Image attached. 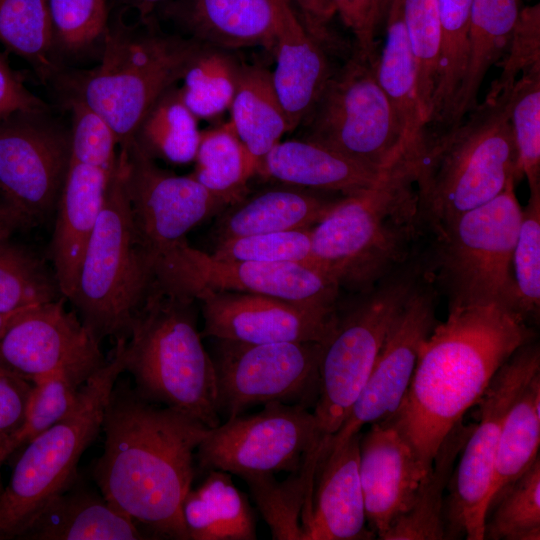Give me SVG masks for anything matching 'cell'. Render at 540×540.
Returning <instances> with one entry per match:
<instances>
[{
	"label": "cell",
	"instance_id": "46",
	"mask_svg": "<svg viewBox=\"0 0 540 540\" xmlns=\"http://www.w3.org/2000/svg\"><path fill=\"white\" fill-rule=\"evenodd\" d=\"M248 484L257 506L268 523L273 539L302 540L301 516L305 491L298 478L291 474L278 482L273 474L249 475Z\"/></svg>",
	"mask_w": 540,
	"mask_h": 540
},
{
	"label": "cell",
	"instance_id": "49",
	"mask_svg": "<svg viewBox=\"0 0 540 540\" xmlns=\"http://www.w3.org/2000/svg\"><path fill=\"white\" fill-rule=\"evenodd\" d=\"M71 113V161L111 173L118 157V141L108 122L81 99L68 96Z\"/></svg>",
	"mask_w": 540,
	"mask_h": 540
},
{
	"label": "cell",
	"instance_id": "25",
	"mask_svg": "<svg viewBox=\"0 0 540 540\" xmlns=\"http://www.w3.org/2000/svg\"><path fill=\"white\" fill-rule=\"evenodd\" d=\"M162 8L202 44L229 51L254 46L274 51L271 0H175Z\"/></svg>",
	"mask_w": 540,
	"mask_h": 540
},
{
	"label": "cell",
	"instance_id": "2",
	"mask_svg": "<svg viewBox=\"0 0 540 540\" xmlns=\"http://www.w3.org/2000/svg\"><path fill=\"white\" fill-rule=\"evenodd\" d=\"M535 338L528 322L497 303L454 308L437 322L420 348L400 406L388 417L426 465L499 367Z\"/></svg>",
	"mask_w": 540,
	"mask_h": 540
},
{
	"label": "cell",
	"instance_id": "33",
	"mask_svg": "<svg viewBox=\"0 0 540 540\" xmlns=\"http://www.w3.org/2000/svg\"><path fill=\"white\" fill-rule=\"evenodd\" d=\"M475 424L459 420L441 442L411 508L381 536V540L445 539L444 492L456 459Z\"/></svg>",
	"mask_w": 540,
	"mask_h": 540
},
{
	"label": "cell",
	"instance_id": "17",
	"mask_svg": "<svg viewBox=\"0 0 540 540\" xmlns=\"http://www.w3.org/2000/svg\"><path fill=\"white\" fill-rule=\"evenodd\" d=\"M57 298L16 314L0 337V368L31 383L62 372L83 385L105 363L100 340Z\"/></svg>",
	"mask_w": 540,
	"mask_h": 540
},
{
	"label": "cell",
	"instance_id": "45",
	"mask_svg": "<svg viewBox=\"0 0 540 540\" xmlns=\"http://www.w3.org/2000/svg\"><path fill=\"white\" fill-rule=\"evenodd\" d=\"M518 311L536 321L540 311V185L529 187L512 256Z\"/></svg>",
	"mask_w": 540,
	"mask_h": 540
},
{
	"label": "cell",
	"instance_id": "35",
	"mask_svg": "<svg viewBox=\"0 0 540 540\" xmlns=\"http://www.w3.org/2000/svg\"><path fill=\"white\" fill-rule=\"evenodd\" d=\"M191 174L224 205L241 202L256 173L231 122L201 132Z\"/></svg>",
	"mask_w": 540,
	"mask_h": 540
},
{
	"label": "cell",
	"instance_id": "54",
	"mask_svg": "<svg viewBox=\"0 0 540 540\" xmlns=\"http://www.w3.org/2000/svg\"><path fill=\"white\" fill-rule=\"evenodd\" d=\"M309 32L324 46L333 45L329 23L336 15L332 0H290Z\"/></svg>",
	"mask_w": 540,
	"mask_h": 540
},
{
	"label": "cell",
	"instance_id": "29",
	"mask_svg": "<svg viewBox=\"0 0 540 540\" xmlns=\"http://www.w3.org/2000/svg\"><path fill=\"white\" fill-rule=\"evenodd\" d=\"M339 200L327 199L297 187L262 191L222 218L217 229L218 241L267 232L310 229Z\"/></svg>",
	"mask_w": 540,
	"mask_h": 540
},
{
	"label": "cell",
	"instance_id": "55",
	"mask_svg": "<svg viewBox=\"0 0 540 540\" xmlns=\"http://www.w3.org/2000/svg\"><path fill=\"white\" fill-rule=\"evenodd\" d=\"M22 225L15 212L0 198V239L9 237L12 231Z\"/></svg>",
	"mask_w": 540,
	"mask_h": 540
},
{
	"label": "cell",
	"instance_id": "28",
	"mask_svg": "<svg viewBox=\"0 0 540 540\" xmlns=\"http://www.w3.org/2000/svg\"><path fill=\"white\" fill-rule=\"evenodd\" d=\"M521 9L520 0H473L465 72L444 128L459 123L479 103L486 73L507 53Z\"/></svg>",
	"mask_w": 540,
	"mask_h": 540
},
{
	"label": "cell",
	"instance_id": "12",
	"mask_svg": "<svg viewBox=\"0 0 540 540\" xmlns=\"http://www.w3.org/2000/svg\"><path fill=\"white\" fill-rule=\"evenodd\" d=\"M540 372L536 339L519 347L496 371L475 405L474 425L455 465L444 502L445 539L483 540L493 467L507 411L522 389Z\"/></svg>",
	"mask_w": 540,
	"mask_h": 540
},
{
	"label": "cell",
	"instance_id": "10",
	"mask_svg": "<svg viewBox=\"0 0 540 540\" xmlns=\"http://www.w3.org/2000/svg\"><path fill=\"white\" fill-rule=\"evenodd\" d=\"M420 253L339 313L322 343L314 406L319 452L346 418L405 303L423 280Z\"/></svg>",
	"mask_w": 540,
	"mask_h": 540
},
{
	"label": "cell",
	"instance_id": "42",
	"mask_svg": "<svg viewBox=\"0 0 540 540\" xmlns=\"http://www.w3.org/2000/svg\"><path fill=\"white\" fill-rule=\"evenodd\" d=\"M403 17L417 66L418 93L426 124L431 119L439 79V0H402Z\"/></svg>",
	"mask_w": 540,
	"mask_h": 540
},
{
	"label": "cell",
	"instance_id": "14",
	"mask_svg": "<svg viewBox=\"0 0 540 540\" xmlns=\"http://www.w3.org/2000/svg\"><path fill=\"white\" fill-rule=\"evenodd\" d=\"M319 431L313 412L298 404L270 402L251 415H237L210 428L196 451L204 471L221 470L240 478L296 472L315 465Z\"/></svg>",
	"mask_w": 540,
	"mask_h": 540
},
{
	"label": "cell",
	"instance_id": "24",
	"mask_svg": "<svg viewBox=\"0 0 540 540\" xmlns=\"http://www.w3.org/2000/svg\"><path fill=\"white\" fill-rule=\"evenodd\" d=\"M111 173L70 161L57 204L50 251L61 296L74 295L87 245L102 208Z\"/></svg>",
	"mask_w": 540,
	"mask_h": 540
},
{
	"label": "cell",
	"instance_id": "23",
	"mask_svg": "<svg viewBox=\"0 0 540 540\" xmlns=\"http://www.w3.org/2000/svg\"><path fill=\"white\" fill-rule=\"evenodd\" d=\"M275 16L273 84L289 131L303 124L333 70L325 46L307 29L290 0H271Z\"/></svg>",
	"mask_w": 540,
	"mask_h": 540
},
{
	"label": "cell",
	"instance_id": "53",
	"mask_svg": "<svg viewBox=\"0 0 540 540\" xmlns=\"http://www.w3.org/2000/svg\"><path fill=\"white\" fill-rule=\"evenodd\" d=\"M44 108L49 106L25 86L0 54V120L16 111Z\"/></svg>",
	"mask_w": 540,
	"mask_h": 540
},
{
	"label": "cell",
	"instance_id": "9",
	"mask_svg": "<svg viewBox=\"0 0 540 540\" xmlns=\"http://www.w3.org/2000/svg\"><path fill=\"white\" fill-rule=\"evenodd\" d=\"M153 282L138 239L125 183V153L118 149L95 228L70 301L101 341L128 337Z\"/></svg>",
	"mask_w": 540,
	"mask_h": 540
},
{
	"label": "cell",
	"instance_id": "6",
	"mask_svg": "<svg viewBox=\"0 0 540 540\" xmlns=\"http://www.w3.org/2000/svg\"><path fill=\"white\" fill-rule=\"evenodd\" d=\"M192 302L152 283L126 339L125 371L142 398L214 428L221 423L215 369Z\"/></svg>",
	"mask_w": 540,
	"mask_h": 540
},
{
	"label": "cell",
	"instance_id": "18",
	"mask_svg": "<svg viewBox=\"0 0 540 540\" xmlns=\"http://www.w3.org/2000/svg\"><path fill=\"white\" fill-rule=\"evenodd\" d=\"M439 294L425 277L395 319L372 370L343 423L323 445L320 458L366 424L392 416L411 382L420 348L437 324Z\"/></svg>",
	"mask_w": 540,
	"mask_h": 540
},
{
	"label": "cell",
	"instance_id": "19",
	"mask_svg": "<svg viewBox=\"0 0 540 540\" xmlns=\"http://www.w3.org/2000/svg\"><path fill=\"white\" fill-rule=\"evenodd\" d=\"M120 150L125 153V183L134 225L152 265L224 204L191 174L178 176L160 168L134 141Z\"/></svg>",
	"mask_w": 540,
	"mask_h": 540
},
{
	"label": "cell",
	"instance_id": "27",
	"mask_svg": "<svg viewBox=\"0 0 540 540\" xmlns=\"http://www.w3.org/2000/svg\"><path fill=\"white\" fill-rule=\"evenodd\" d=\"M149 539L126 514L95 490L76 481L51 498L19 539L139 540Z\"/></svg>",
	"mask_w": 540,
	"mask_h": 540
},
{
	"label": "cell",
	"instance_id": "59",
	"mask_svg": "<svg viewBox=\"0 0 540 540\" xmlns=\"http://www.w3.org/2000/svg\"><path fill=\"white\" fill-rule=\"evenodd\" d=\"M390 1H391V0H386V3H387L388 6H389Z\"/></svg>",
	"mask_w": 540,
	"mask_h": 540
},
{
	"label": "cell",
	"instance_id": "5",
	"mask_svg": "<svg viewBox=\"0 0 540 540\" xmlns=\"http://www.w3.org/2000/svg\"><path fill=\"white\" fill-rule=\"evenodd\" d=\"M202 45L162 32L152 18L128 25L120 14L110 21L99 64L60 73L56 79L68 96L81 99L105 118L118 148L127 149L147 111L182 80Z\"/></svg>",
	"mask_w": 540,
	"mask_h": 540
},
{
	"label": "cell",
	"instance_id": "16",
	"mask_svg": "<svg viewBox=\"0 0 540 540\" xmlns=\"http://www.w3.org/2000/svg\"><path fill=\"white\" fill-rule=\"evenodd\" d=\"M70 161V127L50 108L20 110L0 120V198L22 224L57 208Z\"/></svg>",
	"mask_w": 540,
	"mask_h": 540
},
{
	"label": "cell",
	"instance_id": "52",
	"mask_svg": "<svg viewBox=\"0 0 540 540\" xmlns=\"http://www.w3.org/2000/svg\"><path fill=\"white\" fill-rule=\"evenodd\" d=\"M32 383L0 368V465L15 453Z\"/></svg>",
	"mask_w": 540,
	"mask_h": 540
},
{
	"label": "cell",
	"instance_id": "57",
	"mask_svg": "<svg viewBox=\"0 0 540 540\" xmlns=\"http://www.w3.org/2000/svg\"><path fill=\"white\" fill-rule=\"evenodd\" d=\"M18 313H14V314H1L0 313V337L2 336L5 328L7 327L9 322L12 320V318Z\"/></svg>",
	"mask_w": 540,
	"mask_h": 540
},
{
	"label": "cell",
	"instance_id": "36",
	"mask_svg": "<svg viewBox=\"0 0 540 540\" xmlns=\"http://www.w3.org/2000/svg\"><path fill=\"white\" fill-rule=\"evenodd\" d=\"M200 135L198 119L183 102L179 87L174 85L147 111L133 141L152 158L187 164L195 159Z\"/></svg>",
	"mask_w": 540,
	"mask_h": 540
},
{
	"label": "cell",
	"instance_id": "21",
	"mask_svg": "<svg viewBox=\"0 0 540 540\" xmlns=\"http://www.w3.org/2000/svg\"><path fill=\"white\" fill-rule=\"evenodd\" d=\"M430 467L390 418L361 433L359 477L366 519L375 536L380 539L411 508Z\"/></svg>",
	"mask_w": 540,
	"mask_h": 540
},
{
	"label": "cell",
	"instance_id": "32",
	"mask_svg": "<svg viewBox=\"0 0 540 540\" xmlns=\"http://www.w3.org/2000/svg\"><path fill=\"white\" fill-rule=\"evenodd\" d=\"M182 515L189 540L256 539L249 501L225 471L210 470L198 487L190 488Z\"/></svg>",
	"mask_w": 540,
	"mask_h": 540
},
{
	"label": "cell",
	"instance_id": "13",
	"mask_svg": "<svg viewBox=\"0 0 540 540\" xmlns=\"http://www.w3.org/2000/svg\"><path fill=\"white\" fill-rule=\"evenodd\" d=\"M152 276L159 289L193 300L204 291H231L334 308L340 290L314 266L218 259L190 246L186 239L153 260Z\"/></svg>",
	"mask_w": 540,
	"mask_h": 540
},
{
	"label": "cell",
	"instance_id": "37",
	"mask_svg": "<svg viewBox=\"0 0 540 540\" xmlns=\"http://www.w3.org/2000/svg\"><path fill=\"white\" fill-rule=\"evenodd\" d=\"M0 43L28 62L41 80L61 73L47 0H0Z\"/></svg>",
	"mask_w": 540,
	"mask_h": 540
},
{
	"label": "cell",
	"instance_id": "51",
	"mask_svg": "<svg viewBox=\"0 0 540 540\" xmlns=\"http://www.w3.org/2000/svg\"><path fill=\"white\" fill-rule=\"evenodd\" d=\"M336 14L351 31L358 53L377 60V36L385 20L388 5L386 0H332Z\"/></svg>",
	"mask_w": 540,
	"mask_h": 540
},
{
	"label": "cell",
	"instance_id": "22",
	"mask_svg": "<svg viewBox=\"0 0 540 540\" xmlns=\"http://www.w3.org/2000/svg\"><path fill=\"white\" fill-rule=\"evenodd\" d=\"M361 432L328 452L316 467L304 505L302 540L372 539L366 529L364 498L359 477Z\"/></svg>",
	"mask_w": 540,
	"mask_h": 540
},
{
	"label": "cell",
	"instance_id": "11",
	"mask_svg": "<svg viewBox=\"0 0 540 540\" xmlns=\"http://www.w3.org/2000/svg\"><path fill=\"white\" fill-rule=\"evenodd\" d=\"M377 60L353 51L333 71L303 124L307 140L335 150L379 171L410 158L397 114L375 74Z\"/></svg>",
	"mask_w": 540,
	"mask_h": 540
},
{
	"label": "cell",
	"instance_id": "41",
	"mask_svg": "<svg viewBox=\"0 0 540 540\" xmlns=\"http://www.w3.org/2000/svg\"><path fill=\"white\" fill-rule=\"evenodd\" d=\"M60 294L55 276L27 249L0 239V313L14 314L53 301Z\"/></svg>",
	"mask_w": 540,
	"mask_h": 540
},
{
	"label": "cell",
	"instance_id": "3",
	"mask_svg": "<svg viewBox=\"0 0 540 540\" xmlns=\"http://www.w3.org/2000/svg\"><path fill=\"white\" fill-rule=\"evenodd\" d=\"M510 87L489 89L456 125L426 129L413 151L410 160L425 237L523 178L509 119Z\"/></svg>",
	"mask_w": 540,
	"mask_h": 540
},
{
	"label": "cell",
	"instance_id": "47",
	"mask_svg": "<svg viewBox=\"0 0 540 540\" xmlns=\"http://www.w3.org/2000/svg\"><path fill=\"white\" fill-rule=\"evenodd\" d=\"M211 254L223 260L314 266L311 228L267 232L220 241Z\"/></svg>",
	"mask_w": 540,
	"mask_h": 540
},
{
	"label": "cell",
	"instance_id": "8",
	"mask_svg": "<svg viewBox=\"0 0 540 540\" xmlns=\"http://www.w3.org/2000/svg\"><path fill=\"white\" fill-rule=\"evenodd\" d=\"M126 337L80 388L72 411L20 449L0 494V540L19 539L54 496L77 480L78 462L100 430L110 394L125 371Z\"/></svg>",
	"mask_w": 540,
	"mask_h": 540
},
{
	"label": "cell",
	"instance_id": "44",
	"mask_svg": "<svg viewBox=\"0 0 540 540\" xmlns=\"http://www.w3.org/2000/svg\"><path fill=\"white\" fill-rule=\"evenodd\" d=\"M56 56L102 48L110 25L108 0H47Z\"/></svg>",
	"mask_w": 540,
	"mask_h": 540
},
{
	"label": "cell",
	"instance_id": "50",
	"mask_svg": "<svg viewBox=\"0 0 540 540\" xmlns=\"http://www.w3.org/2000/svg\"><path fill=\"white\" fill-rule=\"evenodd\" d=\"M539 4L521 9L509 49L497 64L501 73L491 86L501 88L512 85L520 73L540 63V9Z\"/></svg>",
	"mask_w": 540,
	"mask_h": 540
},
{
	"label": "cell",
	"instance_id": "38",
	"mask_svg": "<svg viewBox=\"0 0 540 540\" xmlns=\"http://www.w3.org/2000/svg\"><path fill=\"white\" fill-rule=\"evenodd\" d=\"M240 67L229 50L202 45L179 87L183 102L197 119H214L230 109Z\"/></svg>",
	"mask_w": 540,
	"mask_h": 540
},
{
	"label": "cell",
	"instance_id": "1",
	"mask_svg": "<svg viewBox=\"0 0 540 540\" xmlns=\"http://www.w3.org/2000/svg\"><path fill=\"white\" fill-rule=\"evenodd\" d=\"M209 427L117 383L105 408L93 477L105 499L153 538L189 540L182 515Z\"/></svg>",
	"mask_w": 540,
	"mask_h": 540
},
{
	"label": "cell",
	"instance_id": "43",
	"mask_svg": "<svg viewBox=\"0 0 540 540\" xmlns=\"http://www.w3.org/2000/svg\"><path fill=\"white\" fill-rule=\"evenodd\" d=\"M508 111L518 168L529 187L540 185V63L524 69L511 85Z\"/></svg>",
	"mask_w": 540,
	"mask_h": 540
},
{
	"label": "cell",
	"instance_id": "30",
	"mask_svg": "<svg viewBox=\"0 0 540 540\" xmlns=\"http://www.w3.org/2000/svg\"><path fill=\"white\" fill-rule=\"evenodd\" d=\"M385 30V43L378 53L375 74L413 153L426 132L427 124L421 109L417 66L404 23L402 0L390 1Z\"/></svg>",
	"mask_w": 540,
	"mask_h": 540
},
{
	"label": "cell",
	"instance_id": "31",
	"mask_svg": "<svg viewBox=\"0 0 540 540\" xmlns=\"http://www.w3.org/2000/svg\"><path fill=\"white\" fill-rule=\"evenodd\" d=\"M230 110V122L257 173L266 154L290 132L272 71L258 64L241 63Z\"/></svg>",
	"mask_w": 540,
	"mask_h": 540
},
{
	"label": "cell",
	"instance_id": "4",
	"mask_svg": "<svg viewBox=\"0 0 540 540\" xmlns=\"http://www.w3.org/2000/svg\"><path fill=\"white\" fill-rule=\"evenodd\" d=\"M424 238L407 159L373 187L344 196L311 228L312 263L339 288L363 293L413 260Z\"/></svg>",
	"mask_w": 540,
	"mask_h": 540
},
{
	"label": "cell",
	"instance_id": "56",
	"mask_svg": "<svg viewBox=\"0 0 540 540\" xmlns=\"http://www.w3.org/2000/svg\"><path fill=\"white\" fill-rule=\"evenodd\" d=\"M123 3L135 9L140 16V20L151 19L152 14L159 7H163L170 0H122Z\"/></svg>",
	"mask_w": 540,
	"mask_h": 540
},
{
	"label": "cell",
	"instance_id": "20",
	"mask_svg": "<svg viewBox=\"0 0 540 540\" xmlns=\"http://www.w3.org/2000/svg\"><path fill=\"white\" fill-rule=\"evenodd\" d=\"M196 299L202 305L201 336L249 344L323 343L337 311L231 291H204Z\"/></svg>",
	"mask_w": 540,
	"mask_h": 540
},
{
	"label": "cell",
	"instance_id": "7",
	"mask_svg": "<svg viewBox=\"0 0 540 540\" xmlns=\"http://www.w3.org/2000/svg\"><path fill=\"white\" fill-rule=\"evenodd\" d=\"M521 216L511 183L427 237L420 251L423 274L445 296L448 310L497 303L519 314L512 256Z\"/></svg>",
	"mask_w": 540,
	"mask_h": 540
},
{
	"label": "cell",
	"instance_id": "48",
	"mask_svg": "<svg viewBox=\"0 0 540 540\" xmlns=\"http://www.w3.org/2000/svg\"><path fill=\"white\" fill-rule=\"evenodd\" d=\"M82 385L58 372L32 383L24 424L15 442V453L74 408Z\"/></svg>",
	"mask_w": 540,
	"mask_h": 540
},
{
	"label": "cell",
	"instance_id": "26",
	"mask_svg": "<svg viewBox=\"0 0 540 540\" xmlns=\"http://www.w3.org/2000/svg\"><path fill=\"white\" fill-rule=\"evenodd\" d=\"M394 168L375 170L319 143L294 139L273 146L257 173L287 185L348 196L378 184Z\"/></svg>",
	"mask_w": 540,
	"mask_h": 540
},
{
	"label": "cell",
	"instance_id": "39",
	"mask_svg": "<svg viewBox=\"0 0 540 540\" xmlns=\"http://www.w3.org/2000/svg\"><path fill=\"white\" fill-rule=\"evenodd\" d=\"M484 539H540V456L488 503Z\"/></svg>",
	"mask_w": 540,
	"mask_h": 540
},
{
	"label": "cell",
	"instance_id": "34",
	"mask_svg": "<svg viewBox=\"0 0 540 540\" xmlns=\"http://www.w3.org/2000/svg\"><path fill=\"white\" fill-rule=\"evenodd\" d=\"M540 372L535 374L509 407L493 467L490 500L522 474L539 455Z\"/></svg>",
	"mask_w": 540,
	"mask_h": 540
},
{
	"label": "cell",
	"instance_id": "15",
	"mask_svg": "<svg viewBox=\"0 0 540 540\" xmlns=\"http://www.w3.org/2000/svg\"><path fill=\"white\" fill-rule=\"evenodd\" d=\"M214 340L219 415L231 418L270 402L315 406L322 343Z\"/></svg>",
	"mask_w": 540,
	"mask_h": 540
},
{
	"label": "cell",
	"instance_id": "40",
	"mask_svg": "<svg viewBox=\"0 0 540 540\" xmlns=\"http://www.w3.org/2000/svg\"><path fill=\"white\" fill-rule=\"evenodd\" d=\"M473 0H439V79L429 126L445 127L465 72Z\"/></svg>",
	"mask_w": 540,
	"mask_h": 540
},
{
	"label": "cell",
	"instance_id": "58",
	"mask_svg": "<svg viewBox=\"0 0 540 540\" xmlns=\"http://www.w3.org/2000/svg\"><path fill=\"white\" fill-rule=\"evenodd\" d=\"M2 489H3V487H2L1 478H0V494L2 492Z\"/></svg>",
	"mask_w": 540,
	"mask_h": 540
}]
</instances>
